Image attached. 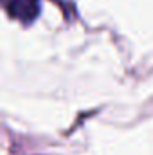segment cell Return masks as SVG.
Listing matches in <instances>:
<instances>
[{
  "instance_id": "6da1fadb",
  "label": "cell",
  "mask_w": 153,
  "mask_h": 155,
  "mask_svg": "<svg viewBox=\"0 0 153 155\" xmlns=\"http://www.w3.org/2000/svg\"><path fill=\"white\" fill-rule=\"evenodd\" d=\"M7 11L24 24H31L40 13V0H9Z\"/></svg>"
}]
</instances>
